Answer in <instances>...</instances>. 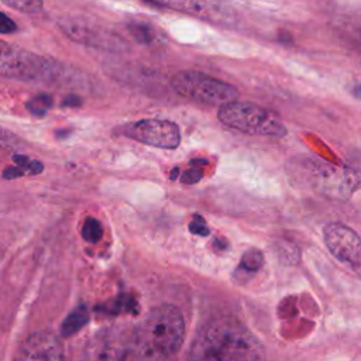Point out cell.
Segmentation results:
<instances>
[{"label":"cell","instance_id":"1","mask_svg":"<svg viewBox=\"0 0 361 361\" xmlns=\"http://www.w3.org/2000/svg\"><path fill=\"white\" fill-rule=\"evenodd\" d=\"M264 357V347L256 336L232 318L216 319L203 326L189 351V358L194 360L249 361Z\"/></svg>","mask_w":361,"mask_h":361},{"label":"cell","instance_id":"2","mask_svg":"<svg viewBox=\"0 0 361 361\" xmlns=\"http://www.w3.org/2000/svg\"><path fill=\"white\" fill-rule=\"evenodd\" d=\"M185 339V321L173 305L154 308L130 334L132 357L164 360L175 356Z\"/></svg>","mask_w":361,"mask_h":361},{"label":"cell","instance_id":"3","mask_svg":"<svg viewBox=\"0 0 361 361\" xmlns=\"http://www.w3.org/2000/svg\"><path fill=\"white\" fill-rule=\"evenodd\" d=\"M218 117L225 126L242 133L274 138L286 136V127L279 116L253 102H238L237 99L227 102L219 108Z\"/></svg>","mask_w":361,"mask_h":361},{"label":"cell","instance_id":"4","mask_svg":"<svg viewBox=\"0 0 361 361\" xmlns=\"http://www.w3.org/2000/svg\"><path fill=\"white\" fill-rule=\"evenodd\" d=\"M61 74V66L48 58L0 41V75L20 81L51 82Z\"/></svg>","mask_w":361,"mask_h":361},{"label":"cell","instance_id":"5","mask_svg":"<svg viewBox=\"0 0 361 361\" xmlns=\"http://www.w3.org/2000/svg\"><path fill=\"white\" fill-rule=\"evenodd\" d=\"M171 86L185 99L212 106H222L238 98L237 88L199 71L178 72L171 79Z\"/></svg>","mask_w":361,"mask_h":361},{"label":"cell","instance_id":"6","mask_svg":"<svg viewBox=\"0 0 361 361\" xmlns=\"http://www.w3.org/2000/svg\"><path fill=\"white\" fill-rule=\"evenodd\" d=\"M122 132L132 140L162 150H175L181 142V132L170 120L144 119L126 125Z\"/></svg>","mask_w":361,"mask_h":361},{"label":"cell","instance_id":"7","mask_svg":"<svg viewBox=\"0 0 361 361\" xmlns=\"http://www.w3.org/2000/svg\"><path fill=\"white\" fill-rule=\"evenodd\" d=\"M323 237L332 256L358 274L361 269V243L358 234L343 223H330L323 229Z\"/></svg>","mask_w":361,"mask_h":361},{"label":"cell","instance_id":"8","mask_svg":"<svg viewBox=\"0 0 361 361\" xmlns=\"http://www.w3.org/2000/svg\"><path fill=\"white\" fill-rule=\"evenodd\" d=\"M146 2L218 24H232L236 20L234 10L225 0H146Z\"/></svg>","mask_w":361,"mask_h":361},{"label":"cell","instance_id":"9","mask_svg":"<svg viewBox=\"0 0 361 361\" xmlns=\"http://www.w3.org/2000/svg\"><path fill=\"white\" fill-rule=\"evenodd\" d=\"M60 27L71 40L89 47L114 50L116 47L122 45V41L113 33L82 18H64L60 23Z\"/></svg>","mask_w":361,"mask_h":361},{"label":"cell","instance_id":"10","mask_svg":"<svg viewBox=\"0 0 361 361\" xmlns=\"http://www.w3.org/2000/svg\"><path fill=\"white\" fill-rule=\"evenodd\" d=\"M17 357L20 360H62L64 347L57 336L38 332L24 339L18 347Z\"/></svg>","mask_w":361,"mask_h":361},{"label":"cell","instance_id":"11","mask_svg":"<svg viewBox=\"0 0 361 361\" xmlns=\"http://www.w3.org/2000/svg\"><path fill=\"white\" fill-rule=\"evenodd\" d=\"M86 350L89 358L96 360H125L132 357L130 336L126 339L114 333H102Z\"/></svg>","mask_w":361,"mask_h":361},{"label":"cell","instance_id":"12","mask_svg":"<svg viewBox=\"0 0 361 361\" xmlns=\"http://www.w3.org/2000/svg\"><path fill=\"white\" fill-rule=\"evenodd\" d=\"M89 318L90 316L88 308L84 305L78 306L75 310H72L61 325L62 338H69V336L79 332L89 322Z\"/></svg>","mask_w":361,"mask_h":361},{"label":"cell","instance_id":"13","mask_svg":"<svg viewBox=\"0 0 361 361\" xmlns=\"http://www.w3.org/2000/svg\"><path fill=\"white\" fill-rule=\"evenodd\" d=\"M262 264H264V256L261 251H258V250L247 251L243 256L238 269L236 270L237 278H240L242 275H245V278H247V277L256 274L257 271H260V269L262 267Z\"/></svg>","mask_w":361,"mask_h":361},{"label":"cell","instance_id":"14","mask_svg":"<svg viewBox=\"0 0 361 361\" xmlns=\"http://www.w3.org/2000/svg\"><path fill=\"white\" fill-rule=\"evenodd\" d=\"M26 108L32 114L42 117L53 108V98L48 93H38L26 103Z\"/></svg>","mask_w":361,"mask_h":361},{"label":"cell","instance_id":"15","mask_svg":"<svg viewBox=\"0 0 361 361\" xmlns=\"http://www.w3.org/2000/svg\"><path fill=\"white\" fill-rule=\"evenodd\" d=\"M2 2L13 10L24 14H36L42 10V0H2Z\"/></svg>","mask_w":361,"mask_h":361},{"label":"cell","instance_id":"16","mask_svg":"<svg viewBox=\"0 0 361 361\" xmlns=\"http://www.w3.org/2000/svg\"><path fill=\"white\" fill-rule=\"evenodd\" d=\"M102 236H103L102 223L95 218H88L82 226V237L85 242L95 245L101 242Z\"/></svg>","mask_w":361,"mask_h":361},{"label":"cell","instance_id":"17","mask_svg":"<svg viewBox=\"0 0 361 361\" xmlns=\"http://www.w3.org/2000/svg\"><path fill=\"white\" fill-rule=\"evenodd\" d=\"M130 33L134 36V38L142 44H150L155 40L157 34L155 30L146 23H132L129 26Z\"/></svg>","mask_w":361,"mask_h":361},{"label":"cell","instance_id":"18","mask_svg":"<svg viewBox=\"0 0 361 361\" xmlns=\"http://www.w3.org/2000/svg\"><path fill=\"white\" fill-rule=\"evenodd\" d=\"M13 161L17 166H20L21 170L24 171V174H29V175H38L42 173L44 170V165L42 162H40L38 160L30 158L27 155H21V154H16L13 157Z\"/></svg>","mask_w":361,"mask_h":361},{"label":"cell","instance_id":"19","mask_svg":"<svg viewBox=\"0 0 361 361\" xmlns=\"http://www.w3.org/2000/svg\"><path fill=\"white\" fill-rule=\"evenodd\" d=\"M18 149V140L14 134L0 127V151H14Z\"/></svg>","mask_w":361,"mask_h":361},{"label":"cell","instance_id":"20","mask_svg":"<svg viewBox=\"0 0 361 361\" xmlns=\"http://www.w3.org/2000/svg\"><path fill=\"white\" fill-rule=\"evenodd\" d=\"M189 230H190V233H194V234L201 236V237H205L210 233L208 225L205 223V221L201 218L199 214H195L194 221H192L189 225Z\"/></svg>","mask_w":361,"mask_h":361},{"label":"cell","instance_id":"21","mask_svg":"<svg viewBox=\"0 0 361 361\" xmlns=\"http://www.w3.org/2000/svg\"><path fill=\"white\" fill-rule=\"evenodd\" d=\"M203 177V171H202V168H189V170H186L182 175H181V182L184 184H197L202 179Z\"/></svg>","mask_w":361,"mask_h":361},{"label":"cell","instance_id":"22","mask_svg":"<svg viewBox=\"0 0 361 361\" xmlns=\"http://www.w3.org/2000/svg\"><path fill=\"white\" fill-rule=\"evenodd\" d=\"M17 30V24L3 12H0V34H12Z\"/></svg>","mask_w":361,"mask_h":361},{"label":"cell","instance_id":"23","mask_svg":"<svg viewBox=\"0 0 361 361\" xmlns=\"http://www.w3.org/2000/svg\"><path fill=\"white\" fill-rule=\"evenodd\" d=\"M24 175H26V174H24V171L17 165L8 166L6 170L3 171V178H6V179H16V178H20V177H24Z\"/></svg>","mask_w":361,"mask_h":361},{"label":"cell","instance_id":"24","mask_svg":"<svg viewBox=\"0 0 361 361\" xmlns=\"http://www.w3.org/2000/svg\"><path fill=\"white\" fill-rule=\"evenodd\" d=\"M79 105H81V99L75 95H69L68 98H65L64 102H62V106H69V108L79 106Z\"/></svg>","mask_w":361,"mask_h":361},{"label":"cell","instance_id":"25","mask_svg":"<svg viewBox=\"0 0 361 361\" xmlns=\"http://www.w3.org/2000/svg\"><path fill=\"white\" fill-rule=\"evenodd\" d=\"M178 171H179L178 168H174V171H173V174L170 175V178H171V179H175V178H177V175H178Z\"/></svg>","mask_w":361,"mask_h":361}]
</instances>
